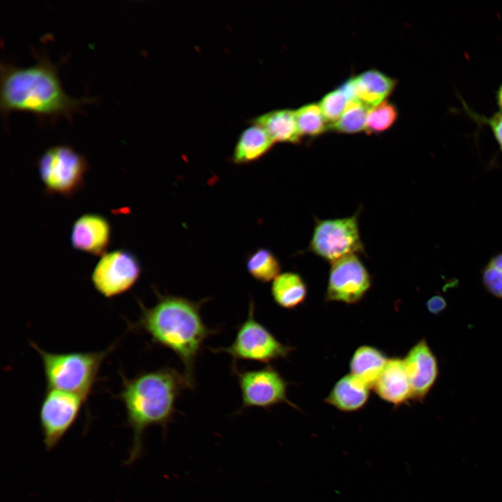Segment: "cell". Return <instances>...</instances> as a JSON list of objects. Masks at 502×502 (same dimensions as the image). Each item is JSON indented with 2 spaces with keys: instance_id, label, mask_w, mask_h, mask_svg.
I'll use <instances>...</instances> for the list:
<instances>
[{
  "instance_id": "cell-1",
  "label": "cell",
  "mask_w": 502,
  "mask_h": 502,
  "mask_svg": "<svg viewBox=\"0 0 502 502\" xmlns=\"http://www.w3.org/2000/svg\"><path fill=\"white\" fill-rule=\"evenodd\" d=\"M36 62L20 67L1 63L0 110L3 116L14 111L34 114L40 121L63 116L70 120L83 105L94 98H73L63 91L57 66L45 54H36Z\"/></svg>"
},
{
  "instance_id": "cell-2",
  "label": "cell",
  "mask_w": 502,
  "mask_h": 502,
  "mask_svg": "<svg viewBox=\"0 0 502 502\" xmlns=\"http://www.w3.org/2000/svg\"><path fill=\"white\" fill-rule=\"evenodd\" d=\"M152 307L139 302L141 313L132 324L135 330L149 335L151 342L169 349L180 359L184 374L195 383L194 368L206 339L218 333L206 326L201 308L208 301H194L187 298L158 293Z\"/></svg>"
},
{
  "instance_id": "cell-3",
  "label": "cell",
  "mask_w": 502,
  "mask_h": 502,
  "mask_svg": "<svg viewBox=\"0 0 502 502\" xmlns=\"http://www.w3.org/2000/svg\"><path fill=\"white\" fill-rule=\"evenodd\" d=\"M122 387L117 397L124 405L127 421L132 431V444L127 464L141 455L144 431L150 426L167 430L176 412V402L181 393L195 385L178 370L165 367L144 371L132 378L121 374Z\"/></svg>"
},
{
  "instance_id": "cell-4",
  "label": "cell",
  "mask_w": 502,
  "mask_h": 502,
  "mask_svg": "<svg viewBox=\"0 0 502 502\" xmlns=\"http://www.w3.org/2000/svg\"><path fill=\"white\" fill-rule=\"evenodd\" d=\"M31 345L39 354L47 388L77 395L88 400L98 380L100 367L116 344L98 351L49 352L34 342Z\"/></svg>"
},
{
  "instance_id": "cell-5",
  "label": "cell",
  "mask_w": 502,
  "mask_h": 502,
  "mask_svg": "<svg viewBox=\"0 0 502 502\" xmlns=\"http://www.w3.org/2000/svg\"><path fill=\"white\" fill-rule=\"evenodd\" d=\"M255 305L250 301L248 317L238 327L234 342L227 347L208 348L214 353H225L232 358L231 367L238 360L269 363L286 358L295 349L280 342L271 331L254 318Z\"/></svg>"
},
{
  "instance_id": "cell-6",
  "label": "cell",
  "mask_w": 502,
  "mask_h": 502,
  "mask_svg": "<svg viewBox=\"0 0 502 502\" xmlns=\"http://www.w3.org/2000/svg\"><path fill=\"white\" fill-rule=\"evenodd\" d=\"M38 169L47 191L70 196L82 185L88 163L73 147L59 144L44 151L38 160Z\"/></svg>"
},
{
  "instance_id": "cell-7",
  "label": "cell",
  "mask_w": 502,
  "mask_h": 502,
  "mask_svg": "<svg viewBox=\"0 0 502 502\" xmlns=\"http://www.w3.org/2000/svg\"><path fill=\"white\" fill-rule=\"evenodd\" d=\"M310 249L330 262L363 252L357 213L343 218L317 220Z\"/></svg>"
},
{
  "instance_id": "cell-8",
  "label": "cell",
  "mask_w": 502,
  "mask_h": 502,
  "mask_svg": "<svg viewBox=\"0 0 502 502\" xmlns=\"http://www.w3.org/2000/svg\"><path fill=\"white\" fill-rule=\"evenodd\" d=\"M241 393V410L256 407L268 409L280 403L297 408L287 397L289 382L273 366L257 370L231 367Z\"/></svg>"
},
{
  "instance_id": "cell-9",
  "label": "cell",
  "mask_w": 502,
  "mask_h": 502,
  "mask_svg": "<svg viewBox=\"0 0 502 502\" xmlns=\"http://www.w3.org/2000/svg\"><path fill=\"white\" fill-rule=\"evenodd\" d=\"M141 273V264L132 252L116 250L102 255L91 278L100 294L112 298L132 289Z\"/></svg>"
},
{
  "instance_id": "cell-10",
  "label": "cell",
  "mask_w": 502,
  "mask_h": 502,
  "mask_svg": "<svg viewBox=\"0 0 502 502\" xmlns=\"http://www.w3.org/2000/svg\"><path fill=\"white\" fill-rule=\"evenodd\" d=\"M82 397L58 390H46L40 406L39 420L47 450L53 449L75 423Z\"/></svg>"
},
{
  "instance_id": "cell-11",
  "label": "cell",
  "mask_w": 502,
  "mask_h": 502,
  "mask_svg": "<svg viewBox=\"0 0 502 502\" xmlns=\"http://www.w3.org/2000/svg\"><path fill=\"white\" fill-rule=\"evenodd\" d=\"M372 285V278L356 254L331 262L325 301L348 305L360 302Z\"/></svg>"
},
{
  "instance_id": "cell-12",
  "label": "cell",
  "mask_w": 502,
  "mask_h": 502,
  "mask_svg": "<svg viewBox=\"0 0 502 502\" xmlns=\"http://www.w3.org/2000/svg\"><path fill=\"white\" fill-rule=\"evenodd\" d=\"M403 360L411 385L412 400L423 401L439 374L436 358L427 341L422 339L409 350Z\"/></svg>"
},
{
  "instance_id": "cell-13",
  "label": "cell",
  "mask_w": 502,
  "mask_h": 502,
  "mask_svg": "<svg viewBox=\"0 0 502 502\" xmlns=\"http://www.w3.org/2000/svg\"><path fill=\"white\" fill-rule=\"evenodd\" d=\"M111 237L108 220L97 213H86L74 222L70 235L73 247L93 255H103Z\"/></svg>"
},
{
  "instance_id": "cell-14",
  "label": "cell",
  "mask_w": 502,
  "mask_h": 502,
  "mask_svg": "<svg viewBox=\"0 0 502 502\" xmlns=\"http://www.w3.org/2000/svg\"><path fill=\"white\" fill-rule=\"evenodd\" d=\"M372 388L382 400L395 406L412 400L411 385L403 359L388 358Z\"/></svg>"
},
{
  "instance_id": "cell-15",
  "label": "cell",
  "mask_w": 502,
  "mask_h": 502,
  "mask_svg": "<svg viewBox=\"0 0 502 502\" xmlns=\"http://www.w3.org/2000/svg\"><path fill=\"white\" fill-rule=\"evenodd\" d=\"M370 390V387L349 373L335 383L324 401L342 412H354L366 405Z\"/></svg>"
},
{
  "instance_id": "cell-16",
  "label": "cell",
  "mask_w": 502,
  "mask_h": 502,
  "mask_svg": "<svg viewBox=\"0 0 502 502\" xmlns=\"http://www.w3.org/2000/svg\"><path fill=\"white\" fill-rule=\"evenodd\" d=\"M250 123L263 128L274 142L297 144L302 137L295 111L291 109L271 111L254 118Z\"/></svg>"
},
{
  "instance_id": "cell-17",
  "label": "cell",
  "mask_w": 502,
  "mask_h": 502,
  "mask_svg": "<svg viewBox=\"0 0 502 502\" xmlns=\"http://www.w3.org/2000/svg\"><path fill=\"white\" fill-rule=\"evenodd\" d=\"M357 98L367 107L386 100L397 81L377 70H369L353 77Z\"/></svg>"
},
{
  "instance_id": "cell-18",
  "label": "cell",
  "mask_w": 502,
  "mask_h": 502,
  "mask_svg": "<svg viewBox=\"0 0 502 502\" xmlns=\"http://www.w3.org/2000/svg\"><path fill=\"white\" fill-rule=\"evenodd\" d=\"M388 360L387 356L378 348L362 345L351 358L350 374L372 388Z\"/></svg>"
},
{
  "instance_id": "cell-19",
  "label": "cell",
  "mask_w": 502,
  "mask_h": 502,
  "mask_svg": "<svg viewBox=\"0 0 502 502\" xmlns=\"http://www.w3.org/2000/svg\"><path fill=\"white\" fill-rule=\"evenodd\" d=\"M274 143L263 128L252 124L240 135L234 147L233 162L241 165L256 161L266 154Z\"/></svg>"
},
{
  "instance_id": "cell-20",
  "label": "cell",
  "mask_w": 502,
  "mask_h": 502,
  "mask_svg": "<svg viewBox=\"0 0 502 502\" xmlns=\"http://www.w3.org/2000/svg\"><path fill=\"white\" fill-rule=\"evenodd\" d=\"M271 291L273 301L279 307L292 310L305 301L307 288L299 274L285 272L273 280Z\"/></svg>"
},
{
  "instance_id": "cell-21",
  "label": "cell",
  "mask_w": 502,
  "mask_h": 502,
  "mask_svg": "<svg viewBox=\"0 0 502 502\" xmlns=\"http://www.w3.org/2000/svg\"><path fill=\"white\" fill-rule=\"evenodd\" d=\"M246 267L250 275L261 282L274 280L281 270L276 256L268 249L259 248L248 258Z\"/></svg>"
},
{
  "instance_id": "cell-22",
  "label": "cell",
  "mask_w": 502,
  "mask_h": 502,
  "mask_svg": "<svg viewBox=\"0 0 502 502\" xmlns=\"http://www.w3.org/2000/svg\"><path fill=\"white\" fill-rule=\"evenodd\" d=\"M295 114L302 137H317L329 128L319 104L311 103L304 105L296 110Z\"/></svg>"
},
{
  "instance_id": "cell-23",
  "label": "cell",
  "mask_w": 502,
  "mask_h": 502,
  "mask_svg": "<svg viewBox=\"0 0 502 502\" xmlns=\"http://www.w3.org/2000/svg\"><path fill=\"white\" fill-rule=\"evenodd\" d=\"M369 107L358 100L349 101L340 119L330 127L343 134H355L365 130Z\"/></svg>"
},
{
  "instance_id": "cell-24",
  "label": "cell",
  "mask_w": 502,
  "mask_h": 502,
  "mask_svg": "<svg viewBox=\"0 0 502 502\" xmlns=\"http://www.w3.org/2000/svg\"><path fill=\"white\" fill-rule=\"evenodd\" d=\"M398 116L397 107L387 100L369 108L365 131L367 134H378L389 129Z\"/></svg>"
},
{
  "instance_id": "cell-25",
  "label": "cell",
  "mask_w": 502,
  "mask_h": 502,
  "mask_svg": "<svg viewBox=\"0 0 502 502\" xmlns=\"http://www.w3.org/2000/svg\"><path fill=\"white\" fill-rule=\"evenodd\" d=\"M349 101L351 100L342 86L321 99L319 104L329 128L340 119Z\"/></svg>"
},
{
  "instance_id": "cell-26",
  "label": "cell",
  "mask_w": 502,
  "mask_h": 502,
  "mask_svg": "<svg viewBox=\"0 0 502 502\" xmlns=\"http://www.w3.org/2000/svg\"><path fill=\"white\" fill-rule=\"evenodd\" d=\"M485 289L493 296L502 298V253L493 256L482 271Z\"/></svg>"
},
{
  "instance_id": "cell-27",
  "label": "cell",
  "mask_w": 502,
  "mask_h": 502,
  "mask_svg": "<svg viewBox=\"0 0 502 502\" xmlns=\"http://www.w3.org/2000/svg\"><path fill=\"white\" fill-rule=\"evenodd\" d=\"M465 112L473 118L476 122L485 124L491 129L492 132L502 151V112H495L489 116L476 114L471 110L466 104L464 105Z\"/></svg>"
},
{
  "instance_id": "cell-28",
  "label": "cell",
  "mask_w": 502,
  "mask_h": 502,
  "mask_svg": "<svg viewBox=\"0 0 502 502\" xmlns=\"http://www.w3.org/2000/svg\"><path fill=\"white\" fill-rule=\"evenodd\" d=\"M446 301L441 296L435 295L430 298L426 303V307L429 312L433 314H439L446 307Z\"/></svg>"
},
{
  "instance_id": "cell-29",
  "label": "cell",
  "mask_w": 502,
  "mask_h": 502,
  "mask_svg": "<svg viewBox=\"0 0 502 502\" xmlns=\"http://www.w3.org/2000/svg\"><path fill=\"white\" fill-rule=\"evenodd\" d=\"M496 104L500 109V112H502V83L498 87L496 92Z\"/></svg>"
}]
</instances>
